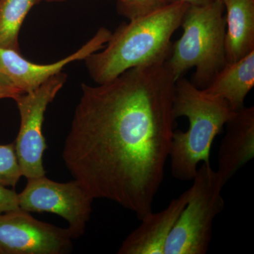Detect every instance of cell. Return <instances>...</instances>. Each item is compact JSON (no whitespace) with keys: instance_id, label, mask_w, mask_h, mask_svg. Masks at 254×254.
<instances>
[{"instance_id":"7c38bea8","label":"cell","mask_w":254,"mask_h":254,"mask_svg":"<svg viewBox=\"0 0 254 254\" xmlns=\"http://www.w3.org/2000/svg\"><path fill=\"white\" fill-rule=\"evenodd\" d=\"M225 50L227 64L254 50V0H225Z\"/></svg>"},{"instance_id":"277c9868","label":"cell","mask_w":254,"mask_h":254,"mask_svg":"<svg viewBox=\"0 0 254 254\" xmlns=\"http://www.w3.org/2000/svg\"><path fill=\"white\" fill-rule=\"evenodd\" d=\"M225 12L221 0L188 6L181 23L183 33L167 60L175 81L195 67L192 83L203 89L225 66Z\"/></svg>"},{"instance_id":"30bf717a","label":"cell","mask_w":254,"mask_h":254,"mask_svg":"<svg viewBox=\"0 0 254 254\" xmlns=\"http://www.w3.org/2000/svg\"><path fill=\"white\" fill-rule=\"evenodd\" d=\"M218 153L217 173L225 185L254 157V108L234 112Z\"/></svg>"},{"instance_id":"e0dca14e","label":"cell","mask_w":254,"mask_h":254,"mask_svg":"<svg viewBox=\"0 0 254 254\" xmlns=\"http://www.w3.org/2000/svg\"><path fill=\"white\" fill-rule=\"evenodd\" d=\"M18 209L20 208L16 191L0 185V214L9 213Z\"/></svg>"},{"instance_id":"8992f818","label":"cell","mask_w":254,"mask_h":254,"mask_svg":"<svg viewBox=\"0 0 254 254\" xmlns=\"http://www.w3.org/2000/svg\"><path fill=\"white\" fill-rule=\"evenodd\" d=\"M66 73L60 72L36 89L18 95L15 99L21 116V126L15 141V149L22 176H45L43 153L48 148L43 134L47 108L66 81Z\"/></svg>"},{"instance_id":"6da1fadb","label":"cell","mask_w":254,"mask_h":254,"mask_svg":"<svg viewBox=\"0 0 254 254\" xmlns=\"http://www.w3.org/2000/svg\"><path fill=\"white\" fill-rule=\"evenodd\" d=\"M175 83L167 61H158L82 84L63 158L92 198L115 202L140 220L153 211L175 131Z\"/></svg>"},{"instance_id":"9c48e42d","label":"cell","mask_w":254,"mask_h":254,"mask_svg":"<svg viewBox=\"0 0 254 254\" xmlns=\"http://www.w3.org/2000/svg\"><path fill=\"white\" fill-rule=\"evenodd\" d=\"M112 32L101 28L86 44L64 59L50 64L31 63L23 58L19 52L0 47V70L23 93L33 91L52 76L61 72L68 64L85 60L89 55L104 48L109 41Z\"/></svg>"},{"instance_id":"ffe728a7","label":"cell","mask_w":254,"mask_h":254,"mask_svg":"<svg viewBox=\"0 0 254 254\" xmlns=\"http://www.w3.org/2000/svg\"><path fill=\"white\" fill-rule=\"evenodd\" d=\"M47 1H64V0H46ZM117 1H120V0H117Z\"/></svg>"},{"instance_id":"ba28073f","label":"cell","mask_w":254,"mask_h":254,"mask_svg":"<svg viewBox=\"0 0 254 254\" xmlns=\"http://www.w3.org/2000/svg\"><path fill=\"white\" fill-rule=\"evenodd\" d=\"M68 228L36 220L21 208L0 214V254H64L72 250Z\"/></svg>"},{"instance_id":"4fadbf2b","label":"cell","mask_w":254,"mask_h":254,"mask_svg":"<svg viewBox=\"0 0 254 254\" xmlns=\"http://www.w3.org/2000/svg\"><path fill=\"white\" fill-rule=\"evenodd\" d=\"M254 86V50L235 63L226 64L203 90L225 100L235 112L245 107L246 98Z\"/></svg>"},{"instance_id":"2e32d148","label":"cell","mask_w":254,"mask_h":254,"mask_svg":"<svg viewBox=\"0 0 254 254\" xmlns=\"http://www.w3.org/2000/svg\"><path fill=\"white\" fill-rule=\"evenodd\" d=\"M170 4V0H120L119 14L128 20L151 14Z\"/></svg>"},{"instance_id":"8fae6325","label":"cell","mask_w":254,"mask_h":254,"mask_svg":"<svg viewBox=\"0 0 254 254\" xmlns=\"http://www.w3.org/2000/svg\"><path fill=\"white\" fill-rule=\"evenodd\" d=\"M189 194L187 190L164 210L147 214L141 225L123 241L118 254H164L169 235L187 204Z\"/></svg>"},{"instance_id":"ac0fdd59","label":"cell","mask_w":254,"mask_h":254,"mask_svg":"<svg viewBox=\"0 0 254 254\" xmlns=\"http://www.w3.org/2000/svg\"><path fill=\"white\" fill-rule=\"evenodd\" d=\"M22 92L14 86L4 73L0 70V99L4 98H11L15 100Z\"/></svg>"},{"instance_id":"44dd1931","label":"cell","mask_w":254,"mask_h":254,"mask_svg":"<svg viewBox=\"0 0 254 254\" xmlns=\"http://www.w3.org/2000/svg\"><path fill=\"white\" fill-rule=\"evenodd\" d=\"M221 1H225V0H221Z\"/></svg>"},{"instance_id":"d6986e66","label":"cell","mask_w":254,"mask_h":254,"mask_svg":"<svg viewBox=\"0 0 254 254\" xmlns=\"http://www.w3.org/2000/svg\"><path fill=\"white\" fill-rule=\"evenodd\" d=\"M213 0H170V3L181 2L188 4L189 6H200L211 2Z\"/></svg>"},{"instance_id":"52a82bcc","label":"cell","mask_w":254,"mask_h":254,"mask_svg":"<svg viewBox=\"0 0 254 254\" xmlns=\"http://www.w3.org/2000/svg\"><path fill=\"white\" fill-rule=\"evenodd\" d=\"M21 210L56 214L66 220L73 239L84 234L91 218L92 198L77 180L61 183L46 175L28 179L24 190L18 194Z\"/></svg>"},{"instance_id":"9a60e30c","label":"cell","mask_w":254,"mask_h":254,"mask_svg":"<svg viewBox=\"0 0 254 254\" xmlns=\"http://www.w3.org/2000/svg\"><path fill=\"white\" fill-rule=\"evenodd\" d=\"M21 177L15 143L0 145V185L15 187Z\"/></svg>"},{"instance_id":"5bb4252c","label":"cell","mask_w":254,"mask_h":254,"mask_svg":"<svg viewBox=\"0 0 254 254\" xmlns=\"http://www.w3.org/2000/svg\"><path fill=\"white\" fill-rule=\"evenodd\" d=\"M42 0H0V47L19 52L18 36L25 18Z\"/></svg>"},{"instance_id":"3957f363","label":"cell","mask_w":254,"mask_h":254,"mask_svg":"<svg viewBox=\"0 0 254 254\" xmlns=\"http://www.w3.org/2000/svg\"><path fill=\"white\" fill-rule=\"evenodd\" d=\"M232 111L225 100L208 94L187 78L175 83L174 113L185 117L186 131H174L169 160L172 175L180 181H191L200 163L210 164V151Z\"/></svg>"},{"instance_id":"5b68a950","label":"cell","mask_w":254,"mask_h":254,"mask_svg":"<svg viewBox=\"0 0 254 254\" xmlns=\"http://www.w3.org/2000/svg\"><path fill=\"white\" fill-rule=\"evenodd\" d=\"M189 189L185 208L169 235L164 254H205L213 222L225 207L221 194L225 184L210 164L202 163Z\"/></svg>"},{"instance_id":"7a4b0ae2","label":"cell","mask_w":254,"mask_h":254,"mask_svg":"<svg viewBox=\"0 0 254 254\" xmlns=\"http://www.w3.org/2000/svg\"><path fill=\"white\" fill-rule=\"evenodd\" d=\"M189 5L170 3L151 14L122 23L102 51L85 59L90 76L98 84L112 81L130 68L167 61L171 52V38Z\"/></svg>"}]
</instances>
